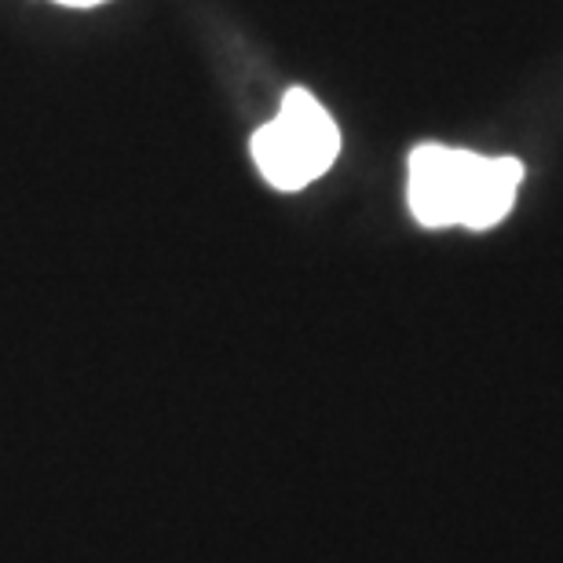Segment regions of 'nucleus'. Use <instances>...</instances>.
<instances>
[{
  "label": "nucleus",
  "instance_id": "2",
  "mask_svg": "<svg viewBox=\"0 0 563 563\" xmlns=\"http://www.w3.org/2000/svg\"><path fill=\"white\" fill-rule=\"evenodd\" d=\"M341 151V132L325 107L303 88H289L278 114L253 136V157L278 190H300L319 179Z\"/></svg>",
  "mask_w": 563,
  "mask_h": 563
},
{
  "label": "nucleus",
  "instance_id": "3",
  "mask_svg": "<svg viewBox=\"0 0 563 563\" xmlns=\"http://www.w3.org/2000/svg\"><path fill=\"white\" fill-rule=\"evenodd\" d=\"M59 4H70V8H92V4H103V0H59Z\"/></svg>",
  "mask_w": 563,
  "mask_h": 563
},
{
  "label": "nucleus",
  "instance_id": "1",
  "mask_svg": "<svg viewBox=\"0 0 563 563\" xmlns=\"http://www.w3.org/2000/svg\"><path fill=\"white\" fill-rule=\"evenodd\" d=\"M520 184L523 165L516 157H479L439 143L410 154V209L424 228L487 231L509 217Z\"/></svg>",
  "mask_w": 563,
  "mask_h": 563
}]
</instances>
